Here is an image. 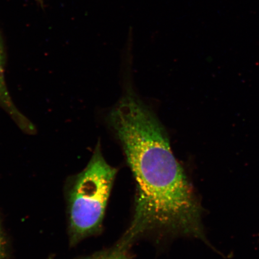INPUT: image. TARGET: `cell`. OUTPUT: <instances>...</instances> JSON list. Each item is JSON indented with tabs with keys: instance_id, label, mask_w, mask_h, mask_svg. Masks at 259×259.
Instances as JSON below:
<instances>
[{
	"instance_id": "6da1fadb",
	"label": "cell",
	"mask_w": 259,
	"mask_h": 259,
	"mask_svg": "<svg viewBox=\"0 0 259 259\" xmlns=\"http://www.w3.org/2000/svg\"><path fill=\"white\" fill-rule=\"evenodd\" d=\"M107 122L124 152L137 183L131 226L134 240L148 233L198 235L199 208L164 126L135 93L122 96Z\"/></svg>"
},
{
	"instance_id": "7a4b0ae2",
	"label": "cell",
	"mask_w": 259,
	"mask_h": 259,
	"mask_svg": "<svg viewBox=\"0 0 259 259\" xmlns=\"http://www.w3.org/2000/svg\"><path fill=\"white\" fill-rule=\"evenodd\" d=\"M117 170L106 161L100 141L69 193V228L73 244L98 234Z\"/></svg>"
},
{
	"instance_id": "3957f363",
	"label": "cell",
	"mask_w": 259,
	"mask_h": 259,
	"mask_svg": "<svg viewBox=\"0 0 259 259\" xmlns=\"http://www.w3.org/2000/svg\"><path fill=\"white\" fill-rule=\"evenodd\" d=\"M134 242L127 236L123 235L120 241L112 248L83 259H131L130 249Z\"/></svg>"
},
{
	"instance_id": "277c9868",
	"label": "cell",
	"mask_w": 259,
	"mask_h": 259,
	"mask_svg": "<svg viewBox=\"0 0 259 259\" xmlns=\"http://www.w3.org/2000/svg\"><path fill=\"white\" fill-rule=\"evenodd\" d=\"M0 101L10 109L13 115H15L18 117L19 116L21 117V115L19 114L17 111L14 108V106L10 99L8 90L6 89L4 74H3V57L1 46H0Z\"/></svg>"
},
{
	"instance_id": "5b68a950",
	"label": "cell",
	"mask_w": 259,
	"mask_h": 259,
	"mask_svg": "<svg viewBox=\"0 0 259 259\" xmlns=\"http://www.w3.org/2000/svg\"><path fill=\"white\" fill-rule=\"evenodd\" d=\"M6 244L2 226L0 225V259H5L6 255Z\"/></svg>"
},
{
	"instance_id": "8992f818",
	"label": "cell",
	"mask_w": 259,
	"mask_h": 259,
	"mask_svg": "<svg viewBox=\"0 0 259 259\" xmlns=\"http://www.w3.org/2000/svg\"><path fill=\"white\" fill-rule=\"evenodd\" d=\"M39 2H41V0H39Z\"/></svg>"
}]
</instances>
